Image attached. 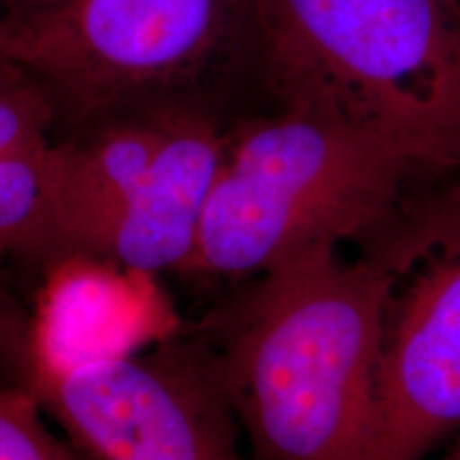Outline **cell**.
<instances>
[{"instance_id": "8992f818", "label": "cell", "mask_w": 460, "mask_h": 460, "mask_svg": "<svg viewBox=\"0 0 460 460\" xmlns=\"http://www.w3.org/2000/svg\"><path fill=\"white\" fill-rule=\"evenodd\" d=\"M365 252L388 278L377 460H424L460 429V181L413 186Z\"/></svg>"}, {"instance_id": "30bf717a", "label": "cell", "mask_w": 460, "mask_h": 460, "mask_svg": "<svg viewBox=\"0 0 460 460\" xmlns=\"http://www.w3.org/2000/svg\"><path fill=\"white\" fill-rule=\"evenodd\" d=\"M43 413L24 388H0V460H88L48 430Z\"/></svg>"}, {"instance_id": "8fae6325", "label": "cell", "mask_w": 460, "mask_h": 460, "mask_svg": "<svg viewBox=\"0 0 460 460\" xmlns=\"http://www.w3.org/2000/svg\"><path fill=\"white\" fill-rule=\"evenodd\" d=\"M48 3H56V0H7L3 13L11 7H31V4H48Z\"/></svg>"}, {"instance_id": "4fadbf2b", "label": "cell", "mask_w": 460, "mask_h": 460, "mask_svg": "<svg viewBox=\"0 0 460 460\" xmlns=\"http://www.w3.org/2000/svg\"><path fill=\"white\" fill-rule=\"evenodd\" d=\"M4 3H7V0H0V11L4 9Z\"/></svg>"}, {"instance_id": "52a82bcc", "label": "cell", "mask_w": 460, "mask_h": 460, "mask_svg": "<svg viewBox=\"0 0 460 460\" xmlns=\"http://www.w3.org/2000/svg\"><path fill=\"white\" fill-rule=\"evenodd\" d=\"M228 128L194 99L172 109L147 177L111 224L96 261L132 273L181 271L199 241Z\"/></svg>"}, {"instance_id": "6da1fadb", "label": "cell", "mask_w": 460, "mask_h": 460, "mask_svg": "<svg viewBox=\"0 0 460 460\" xmlns=\"http://www.w3.org/2000/svg\"><path fill=\"white\" fill-rule=\"evenodd\" d=\"M386 269L320 245L207 320V348L252 460H377Z\"/></svg>"}, {"instance_id": "3957f363", "label": "cell", "mask_w": 460, "mask_h": 460, "mask_svg": "<svg viewBox=\"0 0 460 460\" xmlns=\"http://www.w3.org/2000/svg\"><path fill=\"white\" fill-rule=\"evenodd\" d=\"M247 75L460 171V0H254Z\"/></svg>"}, {"instance_id": "277c9868", "label": "cell", "mask_w": 460, "mask_h": 460, "mask_svg": "<svg viewBox=\"0 0 460 460\" xmlns=\"http://www.w3.org/2000/svg\"><path fill=\"white\" fill-rule=\"evenodd\" d=\"M254 0H56L0 13V58L48 92L66 132L192 99L222 68L247 73Z\"/></svg>"}, {"instance_id": "9c48e42d", "label": "cell", "mask_w": 460, "mask_h": 460, "mask_svg": "<svg viewBox=\"0 0 460 460\" xmlns=\"http://www.w3.org/2000/svg\"><path fill=\"white\" fill-rule=\"evenodd\" d=\"M51 146L0 158V258L54 261L48 214Z\"/></svg>"}, {"instance_id": "7a4b0ae2", "label": "cell", "mask_w": 460, "mask_h": 460, "mask_svg": "<svg viewBox=\"0 0 460 460\" xmlns=\"http://www.w3.org/2000/svg\"><path fill=\"white\" fill-rule=\"evenodd\" d=\"M424 175L407 147L314 107L269 105L228 141L181 273L256 278L320 245H369Z\"/></svg>"}, {"instance_id": "ba28073f", "label": "cell", "mask_w": 460, "mask_h": 460, "mask_svg": "<svg viewBox=\"0 0 460 460\" xmlns=\"http://www.w3.org/2000/svg\"><path fill=\"white\" fill-rule=\"evenodd\" d=\"M177 102L56 137L48 160L51 267L77 256L96 261L111 224L152 169Z\"/></svg>"}, {"instance_id": "5b68a950", "label": "cell", "mask_w": 460, "mask_h": 460, "mask_svg": "<svg viewBox=\"0 0 460 460\" xmlns=\"http://www.w3.org/2000/svg\"><path fill=\"white\" fill-rule=\"evenodd\" d=\"M26 318L0 345V373L31 393L88 460H250L205 343L49 362L22 348Z\"/></svg>"}, {"instance_id": "7c38bea8", "label": "cell", "mask_w": 460, "mask_h": 460, "mask_svg": "<svg viewBox=\"0 0 460 460\" xmlns=\"http://www.w3.org/2000/svg\"><path fill=\"white\" fill-rule=\"evenodd\" d=\"M444 460H460V439H458V444L452 447V452L447 454V456H446Z\"/></svg>"}]
</instances>
